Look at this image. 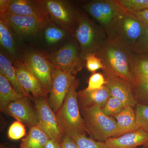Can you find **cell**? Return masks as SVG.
<instances>
[{"mask_svg": "<svg viewBox=\"0 0 148 148\" xmlns=\"http://www.w3.org/2000/svg\"><path fill=\"white\" fill-rule=\"evenodd\" d=\"M45 53L52 66L74 76L81 71L86 64L81 57L79 44L75 36L57 50Z\"/></svg>", "mask_w": 148, "mask_h": 148, "instance_id": "obj_6", "label": "cell"}, {"mask_svg": "<svg viewBox=\"0 0 148 148\" xmlns=\"http://www.w3.org/2000/svg\"><path fill=\"white\" fill-rule=\"evenodd\" d=\"M41 32H42L45 43L48 47L55 46L60 44L74 36L53 22L48 24Z\"/></svg>", "mask_w": 148, "mask_h": 148, "instance_id": "obj_22", "label": "cell"}, {"mask_svg": "<svg viewBox=\"0 0 148 148\" xmlns=\"http://www.w3.org/2000/svg\"><path fill=\"white\" fill-rule=\"evenodd\" d=\"M122 7L119 16L108 34V38L110 41L131 51L145 27L135 16Z\"/></svg>", "mask_w": 148, "mask_h": 148, "instance_id": "obj_5", "label": "cell"}, {"mask_svg": "<svg viewBox=\"0 0 148 148\" xmlns=\"http://www.w3.org/2000/svg\"><path fill=\"white\" fill-rule=\"evenodd\" d=\"M85 65L88 71L92 73H95L97 70L105 69L102 60L98 57L95 53H89L84 58Z\"/></svg>", "mask_w": 148, "mask_h": 148, "instance_id": "obj_32", "label": "cell"}, {"mask_svg": "<svg viewBox=\"0 0 148 148\" xmlns=\"http://www.w3.org/2000/svg\"><path fill=\"white\" fill-rule=\"evenodd\" d=\"M24 96L11 102L1 112L6 115L12 116L29 127L38 125L36 109L33 107L30 100Z\"/></svg>", "mask_w": 148, "mask_h": 148, "instance_id": "obj_13", "label": "cell"}, {"mask_svg": "<svg viewBox=\"0 0 148 148\" xmlns=\"http://www.w3.org/2000/svg\"><path fill=\"white\" fill-rule=\"evenodd\" d=\"M7 12L33 17L46 25L53 22L37 0H11Z\"/></svg>", "mask_w": 148, "mask_h": 148, "instance_id": "obj_16", "label": "cell"}, {"mask_svg": "<svg viewBox=\"0 0 148 148\" xmlns=\"http://www.w3.org/2000/svg\"><path fill=\"white\" fill-rule=\"evenodd\" d=\"M77 20L74 36L79 44L81 57L85 61L87 54H96L109 39L103 27L79 9Z\"/></svg>", "mask_w": 148, "mask_h": 148, "instance_id": "obj_3", "label": "cell"}, {"mask_svg": "<svg viewBox=\"0 0 148 148\" xmlns=\"http://www.w3.org/2000/svg\"><path fill=\"white\" fill-rule=\"evenodd\" d=\"M60 146L61 148H79L73 138L64 134L63 135Z\"/></svg>", "mask_w": 148, "mask_h": 148, "instance_id": "obj_36", "label": "cell"}, {"mask_svg": "<svg viewBox=\"0 0 148 148\" xmlns=\"http://www.w3.org/2000/svg\"><path fill=\"white\" fill-rule=\"evenodd\" d=\"M21 59L49 94L52 82V65L45 52L29 49L22 51Z\"/></svg>", "mask_w": 148, "mask_h": 148, "instance_id": "obj_9", "label": "cell"}, {"mask_svg": "<svg viewBox=\"0 0 148 148\" xmlns=\"http://www.w3.org/2000/svg\"><path fill=\"white\" fill-rule=\"evenodd\" d=\"M132 66L133 72L148 76V53L138 54L132 52Z\"/></svg>", "mask_w": 148, "mask_h": 148, "instance_id": "obj_26", "label": "cell"}, {"mask_svg": "<svg viewBox=\"0 0 148 148\" xmlns=\"http://www.w3.org/2000/svg\"><path fill=\"white\" fill-rule=\"evenodd\" d=\"M148 142V133L139 129L117 137L109 138L106 143L108 148H137Z\"/></svg>", "mask_w": 148, "mask_h": 148, "instance_id": "obj_17", "label": "cell"}, {"mask_svg": "<svg viewBox=\"0 0 148 148\" xmlns=\"http://www.w3.org/2000/svg\"><path fill=\"white\" fill-rule=\"evenodd\" d=\"M85 127L90 138L106 142L109 138L115 137L117 123L113 117L106 115L98 106L80 108Z\"/></svg>", "mask_w": 148, "mask_h": 148, "instance_id": "obj_4", "label": "cell"}, {"mask_svg": "<svg viewBox=\"0 0 148 148\" xmlns=\"http://www.w3.org/2000/svg\"><path fill=\"white\" fill-rule=\"evenodd\" d=\"M131 51L138 54L148 53V28L145 27L142 34L132 47Z\"/></svg>", "mask_w": 148, "mask_h": 148, "instance_id": "obj_31", "label": "cell"}, {"mask_svg": "<svg viewBox=\"0 0 148 148\" xmlns=\"http://www.w3.org/2000/svg\"><path fill=\"white\" fill-rule=\"evenodd\" d=\"M45 148H61V146L59 143L50 139L47 144Z\"/></svg>", "mask_w": 148, "mask_h": 148, "instance_id": "obj_38", "label": "cell"}, {"mask_svg": "<svg viewBox=\"0 0 148 148\" xmlns=\"http://www.w3.org/2000/svg\"><path fill=\"white\" fill-rule=\"evenodd\" d=\"M72 138L79 148H108L106 142L96 141L86 135H78Z\"/></svg>", "mask_w": 148, "mask_h": 148, "instance_id": "obj_29", "label": "cell"}, {"mask_svg": "<svg viewBox=\"0 0 148 148\" xmlns=\"http://www.w3.org/2000/svg\"><path fill=\"white\" fill-rule=\"evenodd\" d=\"M133 73L135 78L133 92L137 104L148 106V76L138 72Z\"/></svg>", "mask_w": 148, "mask_h": 148, "instance_id": "obj_25", "label": "cell"}, {"mask_svg": "<svg viewBox=\"0 0 148 148\" xmlns=\"http://www.w3.org/2000/svg\"><path fill=\"white\" fill-rule=\"evenodd\" d=\"M11 0H0V14H4L8 10Z\"/></svg>", "mask_w": 148, "mask_h": 148, "instance_id": "obj_37", "label": "cell"}, {"mask_svg": "<svg viewBox=\"0 0 148 148\" xmlns=\"http://www.w3.org/2000/svg\"><path fill=\"white\" fill-rule=\"evenodd\" d=\"M51 77V88L47 100L51 108L56 113L63 106L70 86L76 79L73 75L52 65Z\"/></svg>", "mask_w": 148, "mask_h": 148, "instance_id": "obj_11", "label": "cell"}, {"mask_svg": "<svg viewBox=\"0 0 148 148\" xmlns=\"http://www.w3.org/2000/svg\"><path fill=\"white\" fill-rule=\"evenodd\" d=\"M126 106L117 98L111 96L102 108V110L106 115L113 117L121 112Z\"/></svg>", "mask_w": 148, "mask_h": 148, "instance_id": "obj_28", "label": "cell"}, {"mask_svg": "<svg viewBox=\"0 0 148 148\" xmlns=\"http://www.w3.org/2000/svg\"><path fill=\"white\" fill-rule=\"evenodd\" d=\"M15 34L6 19L0 14V43L13 61L21 58L22 51L15 40Z\"/></svg>", "mask_w": 148, "mask_h": 148, "instance_id": "obj_18", "label": "cell"}, {"mask_svg": "<svg viewBox=\"0 0 148 148\" xmlns=\"http://www.w3.org/2000/svg\"><path fill=\"white\" fill-rule=\"evenodd\" d=\"M50 140L48 135L38 126L29 127L26 138L21 140L20 148H45Z\"/></svg>", "mask_w": 148, "mask_h": 148, "instance_id": "obj_23", "label": "cell"}, {"mask_svg": "<svg viewBox=\"0 0 148 148\" xmlns=\"http://www.w3.org/2000/svg\"><path fill=\"white\" fill-rule=\"evenodd\" d=\"M26 134L24 124L19 121L14 122L9 128L8 135L10 139L18 140L24 137Z\"/></svg>", "mask_w": 148, "mask_h": 148, "instance_id": "obj_33", "label": "cell"}, {"mask_svg": "<svg viewBox=\"0 0 148 148\" xmlns=\"http://www.w3.org/2000/svg\"><path fill=\"white\" fill-rule=\"evenodd\" d=\"M106 83V79L103 74L94 73L89 77L88 85L85 90L87 91L98 90L103 87Z\"/></svg>", "mask_w": 148, "mask_h": 148, "instance_id": "obj_34", "label": "cell"}, {"mask_svg": "<svg viewBox=\"0 0 148 148\" xmlns=\"http://www.w3.org/2000/svg\"><path fill=\"white\" fill-rule=\"evenodd\" d=\"M17 78L24 89L34 98H47L48 93L38 79L20 59L13 61Z\"/></svg>", "mask_w": 148, "mask_h": 148, "instance_id": "obj_15", "label": "cell"}, {"mask_svg": "<svg viewBox=\"0 0 148 148\" xmlns=\"http://www.w3.org/2000/svg\"><path fill=\"white\" fill-rule=\"evenodd\" d=\"M127 11L135 16L144 27L148 28V10L139 12Z\"/></svg>", "mask_w": 148, "mask_h": 148, "instance_id": "obj_35", "label": "cell"}, {"mask_svg": "<svg viewBox=\"0 0 148 148\" xmlns=\"http://www.w3.org/2000/svg\"><path fill=\"white\" fill-rule=\"evenodd\" d=\"M15 36L20 38H31L39 34L47 25L30 16L7 12L4 14Z\"/></svg>", "mask_w": 148, "mask_h": 148, "instance_id": "obj_12", "label": "cell"}, {"mask_svg": "<svg viewBox=\"0 0 148 148\" xmlns=\"http://www.w3.org/2000/svg\"><path fill=\"white\" fill-rule=\"evenodd\" d=\"M111 96L110 91L106 85L98 90L87 91L84 89L77 92L80 108L98 106L102 109Z\"/></svg>", "mask_w": 148, "mask_h": 148, "instance_id": "obj_19", "label": "cell"}, {"mask_svg": "<svg viewBox=\"0 0 148 148\" xmlns=\"http://www.w3.org/2000/svg\"><path fill=\"white\" fill-rule=\"evenodd\" d=\"M0 74L5 77L16 92L29 97L33 101V96L24 89L19 82L11 60L1 51L0 53Z\"/></svg>", "mask_w": 148, "mask_h": 148, "instance_id": "obj_20", "label": "cell"}, {"mask_svg": "<svg viewBox=\"0 0 148 148\" xmlns=\"http://www.w3.org/2000/svg\"><path fill=\"white\" fill-rule=\"evenodd\" d=\"M134 109L137 125L148 133V106L137 104Z\"/></svg>", "mask_w": 148, "mask_h": 148, "instance_id": "obj_27", "label": "cell"}, {"mask_svg": "<svg viewBox=\"0 0 148 148\" xmlns=\"http://www.w3.org/2000/svg\"><path fill=\"white\" fill-rule=\"evenodd\" d=\"M55 24L75 35L78 23V10L68 1L37 0Z\"/></svg>", "mask_w": 148, "mask_h": 148, "instance_id": "obj_7", "label": "cell"}, {"mask_svg": "<svg viewBox=\"0 0 148 148\" xmlns=\"http://www.w3.org/2000/svg\"><path fill=\"white\" fill-rule=\"evenodd\" d=\"M137 148H148V142L144 145Z\"/></svg>", "mask_w": 148, "mask_h": 148, "instance_id": "obj_39", "label": "cell"}, {"mask_svg": "<svg viewBox=\"0 0 148 148\" xmlns=\"http://www.w3.org/2000/svg\"><path fill=\"white\" fill-rule=\"evenodd\" d=\"M125 10L139 12L148 10V0H118Z\"/></svg>", "mask_w": 148, "mask_h": 148, "instance_id": "obj_30", "label": "cell"}, {"mask_svg": "<svg viewBox=\"0 0 148 148\" xmlns=\"http://www.w3.org/2000/svg\"><path fill=\"white\" fill-rule=\"evenodd\" d=\"M79 84L76 79L70 86L63 106L56 113L62 133L71 138L86 133L78 101L77 90Z\"/></svg>", "mask_w": 148, "mask_h": 148, "instance_id": "obj_2", "label": "cell"}, {"mask_svg": "<svg viewBox=\"0 0 148 148\" xmlns=\"http://www.w3.org/2000/svg\"><path fill=\"white\" fill-rule=\"evenodd\" d=\"M24 95L14 90L5 77L0 74V110H2L12 101L24 97Z\"/></svg>", "mask_w": 148, "mask_h": 148, "instance_id": "obj_24", "label": "cell"}, {"mask_svg": "<svg viewBox=\"0 0 148 148\" xmlns=\"http://www.w3.org/2000/svg\"><path fill=\"white\" fill-rule=\"evenodd\" d=\"M106 79V85L109 88L111 95L117 98L126 106L135 108L137 104L132 86L126 80L106 70H103Z\"/></svg>", "mask_w": 148, "mask_h": 148, "instance_id": "obj_14", "label": "cell"}, {"mask_svg": "<svg viewBox=\"0 0 148 148\" xmlns=\"http://www.w3.org/2000/svg\"><path fill=\"white\" fill-rule=\"evenodd\" d=\"M47 98H33L38 121V126L50 139L60 145L64 134L58 124L56 114L49 104Z\"/></svg>", "mask_w": 148, "mask_h": 148, "instance_id": "obj_10", "label": "cell"}, {"mask_svg": "<svg viewBox=\"0 0 148 148\" xmlns=\"http://www.w3.org/2000/svg\"><path fill=\"white\" fill-rule=\"evenodd\" d=\"M96 55L102 60L104 70L123 79L133 88L135 78L132 66V51L108 40Z\"/></svg>", "mask_w": 148, "mask_h": 148, "instance_id": "obj_1", "label": "cell"}, {"mask_svg": "<svg viewBox=\"0 0 148 148\" xmlns=\"http://www.w3.org/2000/svg\"><path fill=\"white\" fill-rule=\"evenodd\" d=\"M0 148H8L7 147H5V146L3 145H1V147Z\"/></svg>", "mask_w": 148, "mask_h": 148, "instance_id": "obj_40", "label": "cell"}, {"mask_svg": "<svg viewBox=\"0 0 148 148\" xmlns=\"http://www.w3.org/2000/svg\"><path fill=\"white\" fill-rule=\"evenodd\" d=\"M81 7L103 27L107 35L122 8L118 0H94L83 4Z\"/></svg>", "mask_w": 148, "mask_h": 148, "instance_id": "obj_8", "label": "cell"}, {"mask_svg": "<svg viewBox=\"0 0 148 148\" xmlns=\"http://www.w3.org/2000/svg\"><path fill=\"white\" fill-rule=\"evenodd\" d=\"M113 118L116 121L118 126L117 133L115 137L140 129L136 123L135 109L131 106H126Z\"/></svg>", "mask_w": 148, "mask_h": 148, "instance_id": "obj_21", "label": "cell"}]
</instances>
